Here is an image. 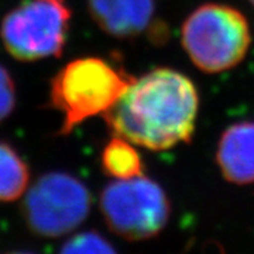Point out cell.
I'll return each mask as SVG.
<instances>
[{"label":"cell","mask_w":254,"mask_h":254,"mask_svg":"<svg viewBox=\"0 0 254 254\" xmlns=\"http://www.w3.org/2000/svg\"><path fill=\"white\" fill-rule=\"evenodd\" d=\"M100 167L113 180H128L143 174L144 163L133 143L113 136L100 153Z\"/></svg>","instance_id":"9"},{"label":"cell","mask_w":254,"mask_h":254,"mask_svg":"<svg viewBox=\"0 0 254 254\" xmlns=\"http://www.w3.org/2000/svg\"><path fill=\"white\" fill-rule=\"evenodd\" d=\"M91 206V192L79 178L64 171H51L28 188L21 213L34 235L57 239L81 226L89 216Z\"/></svg>","instance_id":"6"},{"label":"cell","mask_w":254,"mask_h":254,"mask_svg":"<svg viewBox=\"0 0 254 254\" xmlns=\"http://www.w3.org/2000/svg\"><path fill=\"white\" fill-rule=\"evenodd\" d=\"M122 68L100 57L66 63L50 83V105L61 116L60 136L95 116H103L133 82Z\"/></svg>","instance_id":"2"},{"label":"cell","mask_w":254,"mask_h":254,"mask_svg":"<svg viewBox=\"0 0 254 254\" xmlns=\"http://www.w3.org/2000/svg\"><path fill=\"white\" fill-rule=\"evenodd\" d=\"M71 17L66 0H23L1 20L0 38L6 51L18 61L60 58Z\"/></svg>","instance_id":"5"},{"label":"cell","mask_w":254,"mask_h":254,"mask_svg":"<svg viewBox=\"0 0 254 254\" xmlns=\"http://www.w3.org/2000/svg\"><path fill=\"white\" fill-rule=\"evenodd\" d=\"M181 43L200 71L218 73L245 60L252 44L249 21L232 6L208 3L195 9L181 28Z\"/></svg>","instance_id":"3"},{"label":"cell","mask_w":254,"mask_h":254,"mask_svg":"<svg viewBox=\"0 0 254 254\" xmlns=\"http://www.w3.org/2000/svg\"><path fill=\"white\" fill-rule=\"evenodd\" d=\"M198 110L193 82L175 69L160 66L134 78L103 119L113 136L163 151L190 141Z\"/></svg>","instance_id":"1"},{"label":"cell","mask_w":254,"mask_h":254,"mask_svg":"<svg viewBox=\"0 0 254 254\" xmlns=\"http://www.w3.org/2000/svg\"><path fill=\"white\" fill-rule=\"evenodd\" d=\"M30 170L24 158L6 141H0V203L20 199L27 190Z\"/></svg>","instance_id":"10"},{"label":"cell","mask_w":254,"mask_h":254,"mask_svg":"<svg viewBox=\"0 0 254 254\" xmlns=\"http://www.w3.org/2000/svg\"><path fill=\"white\" fill-rule=\"evenodd\" d=\"M58 254H118L109 240L98 232L88 230L69 237Z\"/></svg>","instance_id":"11"},{"label":"cell","mask_w":254,"mask_h":254,"mask_svg":"<svg viewBox=\"0 0 254 254\" xmlns=\"http://www.w3.org/2000/svg\"><path fill=\"white\" fill-rule=\"evenodd\" d=\"M250 3H252V4H253V6H254V0H250Z\"/></svg>","instance_id":"14"},{"label":"cell","mask_w":254,"mask_h":254,"mask_svg":"<svg viewBox=\"0 0 254 254\" xmlns=\"http://www.w3.org/2000/svg\"><path fill=\"white\" fill-rule=\"evenodd\" d=\"M88 10L103 33L133 38L153 26L155 0H88Z\"/></svg>","instance_id":"7"},{"label":"cell","mask_w":254,"mask_h":254,"mask_svg":"<svg viewBox=\"0 0 254 254\" xmlns=\"http://www.w3.org/2000/svg\"><path fill=\"white\" fill-rule=\"evenodd\" d=\"M6 254H33V253H27V252H10V253Z\"/></svg>","instance_id":"13"},{"label":"cell","mask_w":254,"mask_h":254,"mask_svg":"<svg viewBox=\"0 0 254 254\" xmlns=\"http://www.w3.org/2000/svg\"><path fill=\"white\" fill-rule=\"evenodd\" d=\"M16 83L11 73L0 64V123L4 122L16 108Z\"/></svg>","instance_id":"12"},{"label":"cell","mask_w":254,"mask_h":254,"mask_svg":"<svg viewBox=\"0 0 254 254\" xmlns=\"http://www.w3.org/2000/svg\"><path fill=\"white\" fill-rule=\"evenodd\" d=\"M216 163L226 181L254 184V122L227 127L219 140Z\"/></svg>","instance_id":"8"},{"label":"cell","mask_w":254,"mask_h":254,"mask_svg":"<svg viewBox=\"0 0 254 254\" xmlns=\"http://www.w3.org/2000/svg\"><path fill=\"white\" fill-rule=\"evenodd\" d=\"M99 209L110 230L128 242L160 235L171 216L167 192L144 174L109 182L100 192Z\"/></svg>","instance_id":"4"}]
</instances>
